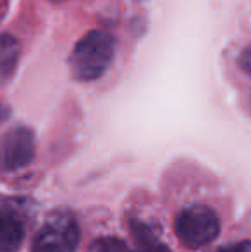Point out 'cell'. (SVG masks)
<instances>
[{"instance_id":"cell-7","label":"cell","mask_w":251,"mask_h":252,"mask_svg":"<svg viewBox=\"0 0 251 252\" xmlns=\"http://www.w3.org/2000/svg\"><path fill=\"white\" fill-rule=\"evenodd\" d=\"M129 230L138 252H171L164 242L157 239V235L151 232V228L146 223L133 218L129 221Z\"/></svg>"},{"instance_id":"cell-1","label":"cell","mask_w":251,"mask_h":252,"mask_svg":"<svg viewBox=\"0 0 251 252\" xmlns=\"http://www.w3.org/2000/svg\"><path fill=\"white\" fill-rule=\"evenodd\" d=\"M115 53V40L110 33L93 30L76 43L71 53V70L77 81L98 79L108 69Z\"/></svg>"},{"instance_id":"cell-2","label":"cell","mask_w":251,"mask_h":252,"mask_svg":"<svg viewBox=\"0 0 251 252\" xmlns=\"http://www.w3.org/2000/svg\"><path fill=\"white\" fill-rule=\"evenodd\" d=\"M176 235L188 249H201L220 233V220L212 208L194 204L182 209L176 218Z\"/></svg>"},{"instance_id":"cell-9","label":"cell","mask_w":251,"mask_h":252,"mask_svg":"<svg viewBox=\"0 0 251 252\" xmlns=\"http://www.w3.org/2000/svg\"><path fill=\"white\" fill-rule=\"evenodd\" d=\"M218 252H251V240H243V242L232 244V246L222 247Z\"/></svg>"},{"instance_id":"cell-5","label":"cell","mask_w":251,"mask_h":252,"mask_svg":"<svg viewBox=\"0 0 251 252\" xmlns=\"http://www.w3.org/2000/svg\"><path fill=\"white\" fill-rule=\"evenodd\" d=\"M24 242V223L10 206H0V252H19Z\"/></svg>"},{"instance_id":"cell-4","label":"cell","mask_w":251,"mask_h":252,"mask_svg":"<svg viewBox=\"0 0 251 252\" xmlns=\"http://www.w3.org/2000/svg\"><path fill=\"white\" fill-rule=\"evenodd\" d=\"M35 158V134L28 127H14L2 143V165L5 170H21Z\"/></svg>"},{"instance_id":"cell-6","label":"cell","mask_w":251,"mask_h":252,"mask_svg":"<svg viewBox=\"0 0 251 252\" xmlns=\"http://www.w3.org/2000/svg\"><path fill=\"white\" fill-rule=\"evenodd\" d=\"M19 43L10 34H0V84H5L16 72L19 62Z\"/></svg>"},{"instance_id":"cell-3","label":"cell","mask_w":251,"mask_h":252,"mask_svg":"<svg viewBox=\"0 0 251 252\" xmlns=\"http://www.w3.org/2000/svg\"><path fill=\"white\" fill-rule=\"evenodd\" d=\"M79 239L76 220L67 213H55L35 235L31 252H76Z\"/></svg>"},{"instance_id":"cell-10","label":"cell","mask_w":251,"mask_h":252,"mask_svg":"<svg viewBox=\"0 0 251 252\" xmlns=\"http://www.w3.org/2000/svg\"><path fill=\"white\" fill-rule=\"evenodd\" d=\"M239 65H241L243 72L248 74L251 77V48L241 53V57H239Z\"/></svg>"},{"instance_id":"cell-11","label":"cell","mask_w":251,"mask_h":252,"mask_svg":"<svg viewBox=\"0 0 251 252\" xmlns=\"http://www.w3.org/2000/svg\"><path fill=\"white\" fill-rule=\"evenodd\" d=\"M9 115H10V110L7 108V105H3V103L0 101V124L5 122V120L9 119Z\"/></svg>"},{"instance_id":"cell-8","label":"cell","mask_w":251,"mask_h":252,"mask_svg":"<svg viewBox=\"0 0 251 252\" xmlns=\"http://www.w3.org/2000/svg\"><path fill=\"white\" fill-rule=\"evenodd\" d=\"M90 252H133L127 244L115 237H102L90 246Z\"/></svg>"}]
</instances>
